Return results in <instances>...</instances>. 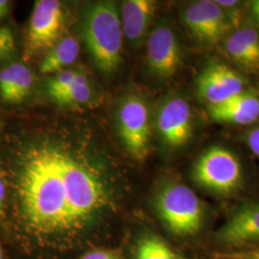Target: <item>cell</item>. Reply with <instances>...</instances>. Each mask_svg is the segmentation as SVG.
I'll list each match as a JSON object with an SVG mask.
<instances>
[{
  "label": "cell",
  "mask_w": 259,
  "mask_h": 259,
  "mask_svg": "<svg viewBox=\"0 0 259 259\" xmlns=\"http://www.w3.org/2000/svg\"><path fill=\"white\" fill-rule=\"evenodd\" d=\"M19 196L25 218L38 231L73 227L58 149H35L28 154L19 177Z\"/></svg>",
  "instance_id": "obj_1"
},
{
  "label": "cell",
  "mask_w": 259,
  "mask_h": 259,
  "mask_svg": "<svg viewBox=\"0 0 259 259\" xmlns=\"http://www.w3.org/2000/svg\"><path fill=\"white\" fill-rule=\"evenodd\" d=\"M82 35L97 68L105 74L113 73L120 65L124 36L115 3L99 1L85 10Z\"/></svg>",
  "instance_id": "obj_2"
},
{
  "label": "cell",
  "mask_w": 259,
  "mask_h": 259,
  "mask_svg": "<svg viewBox=\"0 0 259 259\" xmlns=\"http://www.w3.org/2000/svg\"><path fill=\"white\" fill-rule=\"evenodd\" d=\"M156 208L160 220L176 235H194L202 229L203 204L185 185L170 183L162 186L156 197Z\"/></svg>",
  "instance_id": "obj_3"
},
{
  "label": "cell",
  "mask_w": 259,
  "mask_h": 259,
  "mask_svg": "<svg viewBox=\"0 0 259 259\" xmlns=\"http://www.w3.org/2000/svg\"><path fill=\"white\" fill-rule=\"evenodd\" d=\"M59 161L65 181L73 226L89 220L105 204L101 182L80 162L59 151Z\"/></svg>",
  "instance_id": "obj_4"
},
{
  "label": "cell",
  "mask_w": 259,
  "mask_h": 259,
  "mask_svg": "<svg viewBox=\"0 0 259 259\" xmlns=\"http://www.w3.org/2000/svg\"><path fill=\"white\" fill-rule=\"evenodd\" d=\"M192 177L197 185L220 195L236 191L243 182L239 158L222 146L206 149L195 162Z\"/></svg>",
  "instance_id": "obj_5"
},
{
  "label": "cell",
  "mask_w": 259,
  "mask_h": 259,
  "mask_svg": "<svg viewBox=\"0 0 259 259\" xmlns=\"http://www.w3.org/2000/svg\"><path fill=\"white\" fill-rule=\"evenodd\" d=\"M64 23V11L60 1H36L25 35L24 60L47 53L61 39Z\"/></svg>",
  "instance_id": "obj_6"
},
{
  "label": "cell",
  "mask_w": 259,
  "mask_h": 259,
  "mask_svg": "<svg viewBox=\"0 0 259 259\" xmlns=\"http://www.w3.org/2000/svg\"><path fill=\"white\" fill-rule=\"evenodd\" d=\"M121 139L135 159L143 161L148 157L151 140V123L148 107L137 95H129L121 102L117 112Z\"/></svg>",
  "instance_id": "obj_7"
},
{
  "label": "cell",
  "mask_w": 259,
  "mask_h": 259,
  "mask_svg": "<svg viewBox=\"0 0 259 259\" xmlns=\"http://www.w3.org/2000/svg\"><path fill=\"white\" fill-rule=\"evenodd\" d=\"M195 85L198 97L211 107L244 93L247 80L230 65L211 62L201 70Z\"/></svg>",
  "instance_id": "obj_8"
},
{
  "label": "cell",
  "mask_w": 259,
  "mask_h": 259,
  "mask_svg": "<svg viewBox=\"0 0 259 259\" xmlns=\"http://www.w3.org/2000/svg\"><path fill=\"white\" fill-rule=\"evenodd\" d=\"M183 19L192 36L204 46L224 41L233 31L222 9L212 0L189 3L183 12Z\"/></svg>",
  "instance_id": "obj_9"
},
{
  "label": "cell",
  "mask_w": 259,
  "mask_h": 259,
  "mask_svg": "<svg viewBox=\"0 0 259 259\" xmlns=\"http://www.w3.org/2000/svg\"><path fill=\"white\" fill-rule=\"evenodd\" d=\"M146 60L152 74L168 79L179 71L183 51L175 31L165 22L159 23L149 36Z\"/></svg>",
  "instance_id": "obj_10"
},
{
  "label": "cell",
  "mask_w": 259,
  "mask_h": 259,
  "mask_svg": "<svg viewBox=\"0 0 259 259\" xmlns=\"http://www.w3.org/2000/svg\"><path fill=\"white\" fill-rule=\"evenodd\" d=\"M157 129L168 147L185 146L193 134L192 111L185 98L173 96L160 106L157 111Z\"/></svg>",
  "instance_id": "obj_11"
},
{
  "label": "cell",
  "mask_w": 259,
  "mask_h": 259,
  "mask_svg": "<svg viewBox=\"0 0 259 259\" xmlns=\"http://www.w3.org/2000/svg\"><path fill=\"white\" fill-rule=\"evenodd\" d=\"M221 245L242 248L259 241V201L238 208L215 233Z\"/></svg>",
  "instance_id": "obj_12"
},
{
  "label": "cell",
  "mask_w": 259,
  "mask_h": 259,
  "mask_svg": "<svg viewBox=\"0 0 259 259\" xmlns=\"http://www.w3.org/2000/svg\"><path fill=\"white\" fill-rule=\"evenodd\" d=\"M224 50L235 65L250 73H259V32L242 25L224 39Z\"/></svg>",
  "instance_id": "obj_13"
},
{
  "label": "cell",
  "mask_w": 259,
  "mask_h": 259,
  "mask_svg": "<svg viewBox=\"0 0 259 259\" xmlns=\"http://www.w3.org/2000/svg\"><path fill=\"white\" fill-rule=\"evenodd\" d=\"M212 120L234 125H250L259 119L258 95L244 92L220 105L208 107Z\"/></svg>",
  "instance_id": "obj_14"
},
{
  "label": "cell",
  "mask_w": 259,
  "mask_h": 259,
  "mask_svg": "<svg viewBox=\"0 0 259 259\" xmlns=\"http://www.w3.org/2000/svg\"><path fill=\"white\" fill-rule=\"evenodd\" d=\"M157 3L153 0H127L122 4L121 25L130 42L139 44L148 32Z\"/></svg>",
  "instance_id": "obj_15"
},
{
  "label": "cell",
  "mask_w": 259,
  "mask_h": 259,
  "mask_svg": "<svg viewBox=\"0 0 259 259\" xmlns=\"http://www.w3.org/2000/svg\"><path fill=\"white\" fill-rule=\"evenodd\" d=\"M34 83L32 71L21 63H13L0 71V97L9 104L23 102Z\"/></svg>",
  "instance_id": "obj_16"
},
{
  "label": "cell",
  "mask_w": 259,
  "mask_h": 259,
  "mask_svg": "<svg viewBox=\"0 0 259 259\" xmlns=\"http://www.w3.org/2000/svg\"><path fill=\"white\" fill-rule=\"evenodd\" d=\"M80 52V46L74 37L61 38L54 47L47 52L39 65L42 74L59 73L65 67L72 65Z\"/></svg>",
  "instance_id": "obj_17"
},
{
  "label": "cell",
  "mask_w": 259,
  "mask_h": 259,
  "mask_svg": "<svg viewBox=\"0 0 259 259\" xmlns=\"http://www.w3.org/2000/svg\"><path fill=\"white\" fill-rule=\"evenodd\" d=\"M135 259H182V257L159 237L145 235L138 243Z\"/></svg>",
  "instance_id": "obj_18"
},
{
  "label": "cell",
  "mask_w": 259,
  "mask_h": 259,
  "mask_svg": "<svg viewBox=\"0 0 259 259\" xmlns=\"http://www.w3.org/2000/svg\"><path fill=\"white\" fill-rule=\"evenodd\" d=\"M93 89L88 77L81 72L69 89L53 96L52 99L60 105L78 106L90 102L93 98Z\"/></svg>",
  "instance_id": "obj_19"
},
{
  "label": "cell",
  "mask_w": 259,
  "mask_h": 259,
  "mask_svg": "<svg viewBox=\"0 0 259 259\" xmlns=\"http://www.w3.org/2000/svg\"><path fill=\"white\" fill-rule=\"evenodd\" d=\"M81 71L74 69H65L50 78L47 82V92L49 96L52 98L53 96L64 93L69 89L75 83Z\"/></svg>",
  "instance_id": "obj_20"
},
{
  "label": "cell",
  "mask_w": 259,
  "mask_h": 259,
  "mask_svg": "<svg viewBox=\"0 0 259 259\" xmlns=\"http://www.w3.org/2000/svg\"><path fill=\"white\" fill-rule=\"evenodd\" d=\"M215 2L222 9L233 30L244 25L243 22L246 16V12L244 10V2L236 0H217Z\"/></svg>",
  "instance_id": "obj_21"
},
{
  "label": "cell",
  "mask_w": 259,
  "mask_h": 259,
  "mask_svg": "<svg viewBox=\"0 0 259 259\" xmlns=\"http://www.w3.org/2000/svg\"><path fill=\"white\" fill-rule=\"evenodd\" d=\"M16 49V41L9 28L0 27V64Z\"/></svg>",
  "instance_id": "obj_22"
},
{
  "label": "cell",
  "mask_w": 259,
  "mask_h": 259,
  "mask_svg": "<svg viewBox=\"0 0 259 259\" xmlns=\"http://www.w3.org/2000/svg\"><path fill=\"white\" fill-rule=\"evenodd\" d=\"M213 259H259V244L246 246L242 250L224 252Z\"/></svg>",
  "instance_id": "obj_23"
},
{
  "label": "cell",
  "mask_w": 259,
  "mask_h": 259,
  "mask_svg": "<svg viewBox=\"0 0 259 259\" xmlns=\"http://www.w3.org/2000/svg\"><path fill=\"white\" fill-rule=\"evenodd\" d=\"M246 143L250 151L259 157V125L250 129L246 135Z\"/></svg>",
  "instance_id": "obj_24"
},
{
  "label": "cell",
  "mask_w": 259,
  "mask_h": 259,
  "mask_svg": "<svg viewBox=\"0 0 259 259\" xmlns=\"http://www.w3.org/2000/svg\"><path fill=\"white\" fill-rule=\"evenodd\" d=\"M80 259H119V257L111 250H94L85 253Z\"/></svg>",
  "instance_id": "obj_25"
},
{
  "label": "cell",
  "mask_w": 259,
  "mask_h": 259,
  "mask_svg": "<svg viewBox=\"0 0 259 259\" xmlns=\"http://www.w3.org/2000/svg\"><path fill=\"white\" fill-rule=\"evenodd\" d=\"M247 16L252 23V26L259 28V0H253L249 2Z\"/></svg>",
  "instance_id": "obj_26"
},
{
  "label": "cell",
  "mask_w": 259,
  "mask_h": 259,
  "mask_svg": "<svg viewBox=\"0 0 259 259\" xmlns=\"http://www.w3.org/2000/svg\"><path fill=\"white\" fill-rule=\"evenodd\" d=\"M10 10V2L7 0H0V19L5 18Z\"/></svg>",
  "instance_id": "obj_27"
},
{
  "label": "cell",
  "mask_w": 259,
  "mask_h": 259,
  "mask_svg": "<svg viewBox=\"0 0 259 259\" xmlns=\"http://www.w3.org/2000/svg\"><path fill=\"white\" fill-rule=\"evenodd\" d=\"M5 185H4V182L3 179L0 174V211L2 210L3 206H4V203H5Z\"/></svg>",
  "instance_id": "obj_28"
},
{
  "label": "cell",
  "mask_w": 259,
  "mask_h": 259,
  "mask_svg": "<svg viewBox=\"0 0 259 259\" xmlns=\"http://www.w3.org/2000/svg\"><path fill=\"white\" fill-rule=\"evenodd\" d=\"M0 259H3V251H2L1 246H0Z\"/></svg>",
  "instance_id": "obj_29"
}]
</instances>
